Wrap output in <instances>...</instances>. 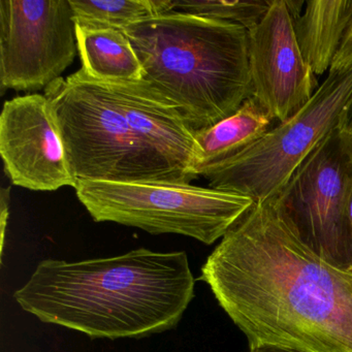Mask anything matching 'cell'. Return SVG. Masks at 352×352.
Returning a JSON list of instances; mask_svg holds the SVG:
<instances>
[{
    "label": "cell",
    "mask_w": 352,
    "mask_h": 352,
    "mask_svg": "<svg viewBox=\"0 0 352 352\" xmlns=\"http://www.w3.org/2000/svg\"><path fill=\"white\" fill-rule=\"evenodd\" d=\"M249 346L352 352V273L315 254L273 199L255 203L201 267Z\"/></svg>",
    "instance_id": "1"
},
{
    "label": "cell",
    "mask_w": 352,
    "mask_h": 352,
    "mask_svg": "<svg viewBox=\"0 0 352 352\" xmlns=\"http://www.w3.org/2000/svg\"><path fill=\"white\" fill-rule=\"evenodd\" d=\"M184 251L146 248L80 261L46 259L14 294L43 322L90 338H143L174 329L195 296Z\"/></svg>",
    "instance_id": "2"
},
{
    "label": "cell",
    "mask_w": 352,
    "mask_h": 352,
    "mask_svg": "<svg viewBox=\"0 0 352 352\" xmlns=\"http://www.w3.org/2000/svg\"><path fill=\"white\" fill-rule=\"evenodd\" d=\"M145 76L193 133L234 115L252 96L248 30L172 11L125 28Z\"/></svg>",
    "instance_id": "3"
},
{
    "label": "cell",
    "mask_w": 352,
    "mask_h": 352,
    "mask_svg": "<svg viewBox=\"0 0 352 352\" xmlns=\"http://www.w3.org/2000/svg\"><path fill=\"white\" fill-rule=\"evenodd\" d=\"M76 180L186 183L131 129L98 80L80 69L45 89Z\"/></svg>",
    "instance_id": "4"
},
{
    "label": "cell",
    "mask_w": 352,
    "mask_h": 352,
    "mask_svg": "<svg viewBox=\"0 0 352 352\" xmlns=\"http://www.w3.org/2000/svg\"><path fill=\"white\" fill-rule=\"evenodd\" d=\"M75 190L94 221L181 234L207 245L223 238L255 204L245 195L186 183L78 180Z\"/></svg>",
    "instance_id": "5"
},
{
    "label": "cell",
    "mask_w": 352,
    "mask_h": 352,
    "mask_svg": "<svg viewBox=\"0 0 352 352\" xmlns=\"http://www.w3.org/2000/svg\"><path fill=\"white\" fill-rule=\"evenodd\" d=\"M352 96V67L329 71L310 100L294 116L278 122L240 153L206 166L197 176L210 188L250 197H275L309 154L341 122Z\"/></svg>",
    "instance_id": "6"
},
{
    "label": "cell",
    "mask_w": 352,
    "mask_h": 352,
    "mask_svg": "<svg viewBox=\"0 0 352 352\" xmlns=\"http://www.w3.org/2000/svg\"><path fill=\"white\" fill-rule=\"evenodd\" d=\"M351 185L352 138L339 124L271 199L310 250L352 273L347 216Z\"/></svg>",
    "instance_id": "7"
},
{
    "label": "cell",
    "mask_w": 352,
    "mask_h": 352,
    "mask_svg": "<svg viewBox=\"0 0 352 352\" xmlns=\"http://www.w3.org/2000/svg\"><path fill=\"white\" fill-rule=\"evenodd\" d=\"M78 52L69 0L0 1V90L38 91L61 78Z\"/></svg>",
    "instance_id": "8"
},
{
    "label": "cell",
    "mask_w": 352,
    "mask_h": 352,
    "mask_svg": "<svg viewBox=\"0 0 352 352\" xmlns=\"http://www.w3.org/2000/svg\"><path fill=\"white\" fill-rule=\"evenodd\" d=\"M0 154L14 185L34 191L77 185L54 110L45 94L5 102L0 115Z\"/></svg>",
    "instance_id": "9"
},
{
    "label": "cell",
    "mask_w": 352,
    "mask_h": 352,
    "mask_svg": "<svg viewBox=\"0 0 352 352\" xmlns=\"http://www.w3.org/2000/svg\"><path fill=\"white\" fill-rule=\"evenodd\" d=\"M252 96L277 122L298 112L319 85L298 46L285 0H272L258 24L248 30Z\"/></svg>",
    "instance_id": "10"
},
{
    "label": "cell",
    "mask_w": 352,
    "mask_h": 352,
    "mask_svg": "<svg viewBox=\"0 0 352 352\" xmlns=\"http://www.w3.org/2000/svg\"><path fill=\"white\" fill-rule=\"evenodd\" d=\"M138 137L176 168L189 183L199 149L192 129L178 109L145 81H100Z\"/></svg>",
    "instance_id": "11"
},
{
    "label": "cell",
    "mask_w": 352,
    "mask_h": 352,
    "mask_svg": "<svg viewBox=\"0 0 352 352\" xmlns=\"http://www.w3.org/2000/svg\"><path fill=\"white\" fill-rule=\"evenodd\" d=\"M352 21V0H311L294 19L305 60L315 76L329 73Z\"/></svg>",
    "instance_id": "12"
},
{
    "label": "cell",
    "mask_w": 352,
    "mask_h": 352,
    "mask_svg": "<svg viewBox=\"0 0 352 352\" xmlns=\"http://www.w3.org/2000/svg\"><path fill=\"white\" fill-rule=\"evenodd\" d=\"M276 122L256 98H249L238 111L213 126L195 131L199 149L195 172L240 153L270 131Z\"/></svg>",
    "instance_id": "13"
},
{
    "label": "cell",
    "mask_w": 352,
    "mask_h": 352,
    "mask_svg": "<svg viewBox=\"0 0 352 352\" xmlns=\"http://www.w3.org/2000/svg\"><path fill=\"white\" fill-rule=\"evenodd\" d=\"M82 69L100 81H141V61L123 30H94L76 25Z\"/></svg>",
    "instance_id": "14"
},
{
    "label": "cell",
    "mask_w": 352,
    "mask_h": 352,
    "mask_svg": "<svg viewBox=\"0 0 352 352\" xmlns=\"http://www.w3.org/2000/svg\"><path fill=\"white\" fill-rule=\"evenodd\" d=\"M76 25L124 30L133 24L174 11L173 0H69Z\"/></svg>",
    "instance_id": "15"
},
{
    "label": "cell",
    "mask_w": 352,
    "mask_h": 352,
    "mask_svg": "<svg viewBox=\"0 0 352 352\" xmlns=\"http://www.w3.org/2000/svg\"><path fill=\"white\" fill-rule=\"evenodd\" d=\"M272 0H174V11L239 24L247 30L259 23Z\"/></svg>",
    "instance_id": "16"
},
{
    "label": "cell",
    "mask_w": 352,
    "mask_h": 352,
    "mask_svg": "<svg viewBox=\"0 0 352 352\" xmlns=\"http://www.w3.org/2000/svg\"><path fill=\"white\" fill-rule=\"evenodd\" d=\"M349 67H352V21L329 71H342Z\"/></svg>",
    "instance_id": "17"
},
{
    "label": "cell",
    "mask_w": 352,
    "mask_h": 352,
    "mask_svg": "<svg viewBox=\"0 0 352 352\" xmlns=\"http://www.w3.org/2000/svg\"><path fill=\"white\" fill-rule=\"evenodd\" d=\"M9 204H10V188L1 189L0 195V219H1V246L3 247V241H5L6 226H7L8 217H9Z\"/></svg>",
    "instance_id": "18"
},
{
    "label": "cell",
    "mask_w": 352,
    "mask_h": 352,
    "mask_svg": "<svg viewBox=\"0 0 352 352\" xmlns=\"http://www.w3.org/2000/svg\"><path fill=\"white\" fill-rule=\"evenodd\" d=\"M249 352H302L290 348L280 347V346L270 345V344H258V345L249 346Z\"/></svg>",
    "instance_id": "19"
},
{
    "label": "cell",
    "mask_w": 352,
    "mask_h": 352,
    "mask_svg": "<svg viewBox=\"0 0 352 352\" xmlns=\"http://www.w3.org/2000/svg\"><path fill=\"white\" fill-rule=\"evenodd\" d=\"M340 125H341L352 138V96L350 98L347 106H346Z\"/></svg>",
    "instance_id": "20"
},
{
    "label": "cell",
    "mask_w": 352,
    "mask_h": 352,
    "mask_svg": "<svg viewBox=\"0 0 352 352\" xmlns=\"http://www.w3.org/2000/svg\"><path fill=\"white\" fill-rule=\"evenodd\" d=\"M348 223H349L350 234H351L352 240V185L350 188L349 199H348L347 208Z\"/></svg>",
    "instance_id": "21"
}]
</instances>
